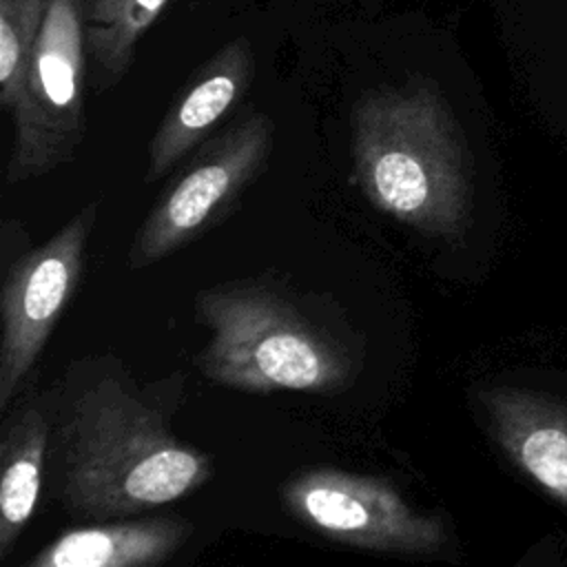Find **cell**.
I'll use <instances>...</instances> for the list:
<instances>
[{"mask_svg": "<svg viewBox=\"0 0 567 567\" xmlns=\"http://www.w3.org/2000/svg\"><path fill=\"white\" fill-rule=\"evenodd\" d=\"M195 306L210 330L195 363L219 385L255 394H332L354 374L352 352L292 299L264 284L208 288Z\"/></svg>", "mask_w": 567, "mask_h": 567, "instance_id": "3", "label": "cell"}, {"mask_svg": "<svg viewBox=\"0 0 567 567\" xmlns=\"http://www.w3.org/2000/svg\"><path fill=\"white\" fill-rule=\"evenodd\" d=\"M86 27L82 0H49L13 115L7 182L40 177L75 157L86 135Z\"/></svg>", "mask_w": 567, "mask_h": 567, "instance_id": "4", "label": "cell"}, {"mask_svg": "<svg viewBox=\"0 0 567 567\" xmlns=\"http://www.w3.org/2000/svg\"><path fill=\"white\" fill-rule=\"evenodd\" d=\"M53 494L75 516H133L202 487L213 458L177 439L124 372L66 385L51 441Z\"/></svg>", "mask_w": 567, "mask_h": 567, "instance_id": "1", "label": "cell"}, {"mask_svg": "<svg viewBox=\"0 0 567 567\" xmlns=\"http://www.w3.org/2000/svg\"><path fill=\"white\" fill-rule=\"evenodd\" d=\"M47 9L49 0H0V104L9 113L22 100Z\"/></svg>", "mask_w": 567, "mask_h": 567, "instance_id": "13", "label": "cell"}, {"mask_svg": "<svg viewBox=\"0 0 567 567\" xmlns=\"http://www.w3.org/2000/svg\"><path fill=\"white\" fill-rule=\"evenodd\" d=\"M352 177L377 210L427 237L454 239L470 224V153L447 102L427 80L357 102Z\"/></svg>", "mask_w": 567, "mask_h": 567, "instance_id": "2", "label": "cell"}, {"mask_svg": "<svg viewBox=\"0 0 567 567\" xmlns=\"http://www.w3.org/2000/svg\"><path fill=\"white\" fill-rule=\"evenodd\" d=\"M255 80V53L248 38L226 42L184 86L155 128L144 182L171 173L199 148L215 126L241 102Z\"/></svg>", "mask_w": 567, "mask_h": 567, "instance_id": "8", "label": "cell"}, {"mask_svg": "<svg viewBox=\"0 0 567 567\" xmlns=\"http://www.w3.org/2000/svg\"><path fill=\"white\" fill-rule=\"evenodd\" d=\"M275 124L250 113L195 148V157L159 195L135 233L126 266L146 268L217 226L266 168Z\"/></svg>", "mask_w": 567, "mask_h": 567, "instance_id": "5", "label": "cell"}, {"mask_svg": "<svg viewBox=\"0 0 567 567\" xmlns=\"http://www.w3.org/2000/svg\"><path fill=\"white\" fill-rule=\"evenodd\" d=\"M476 399L505 456L567 509V403L514 385L483 388Z\"/></svg>", "mask_w": 567, "mask_h": 567, "instance_id": "9", "label": "cell"}, {"mask_svg": "<svg viewBox=\"0 0 567 567\" xmlns=\"http://www.w3.org/2000/svg\"><path fill=\"white\" fill-rule=\"evenodd\" d=\"M279 496L301 525L359 549L436 556L450 540L441 516L412 507L381 476L312 467L284 483Z\"/></svg>", "mask_w": 567, "mask_h": 567, "instance_id": "6", "label": "cell"}, {"mask_svg": "<svg viewBox=\"0 0 567 567\" xmlns=\"http://www.w3.org/2000/svg\"><path fill=\"white\" fill-rule=\"evenodd\" d=\"M97 219V202L82 206L55 235L16 259L0 295V410L11 408L69 306Z\"/></svg>", "mask_w": 567, "mask_h": 567, "instance_id": "7", "label": "cell"}, {"mask_svg": "<svg viewBox=\"0 0 567 567\" xmlns=\"http://www.w3.org/2000/svg\"><path fill=\"white\" fill-rule=\"evenodd\" d=\"M53 408L42 392H27L4 414L0 439V558L7 560L31 520L53 441Z\"/></svg>", "mask_w": 567, "mask_h": 567, "instance_id": "11", "label": "cell"}, {"mask_svg": "<svg viewBox=\"0 0 567 567\" xmlns=\"http://www.w3.org/2000/svg\"><path fill=\"white\" fill-rule=\"evenodd\" d=\"M193 525L179 516H142L73 527L31 556L27 567H151L166 563L188 540Z\"/></svg>", "mask_w": 567, "mask_h": 567, "instance_id": "10", "label": "cell"}, {"mask_svg": "<svg viewBox=\"0 0 567 567\" xmlns=\"http://www.w3.org/2000/svg\"><path fill=\"white\" fill-rule=\"evenodd\" d=\"M166 4L168 0H82L86 47L100 89L128 71L137 42Z\"/></svg>", "mask_w": 567, "mask_h": 567, "instance_id": "12", "label": "cell"}]
</instances>
